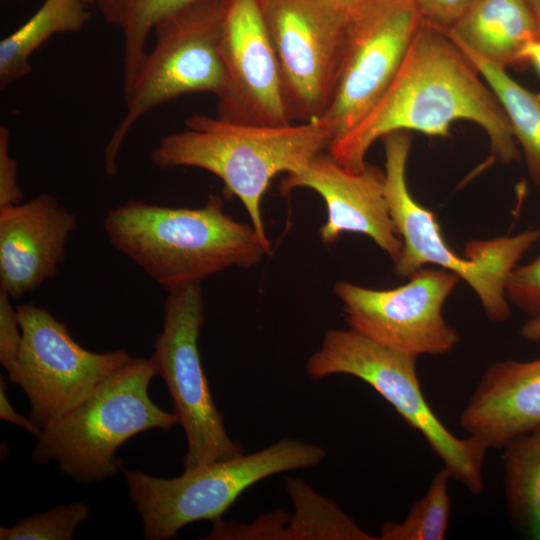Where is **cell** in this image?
I'll return each instance as SVG.
<instances>
[{"mask_svg":"<svg viewBox=\"0 0 540 540\" xmlns=\"http://www.w3.org/2000/svg\"><path fill=\"white\" fill-rule=\"evenodd\" d=\"M457 120L480 126L501 163L519 159L510 123L491 88L442 30L422 22L386 91L327 152L343 167L360 171L371 145L385 135L417 131L447 137Z\"/></svg>","mask_w":540,"mask_h":540,"instance_id":"6da1fadb","label":"cell"},{"mask_svg":"<svg viewBox=\"0 0 540 540\" xmlns=\"http://www.w3.org/2000/svg\"><path fill=\"white\" fill-rule=\"evenodd\" d=\"M103 229L117 251L167 290L231 267L252 268L271 252L215 195L199 208L129 200L108 211Z\"/></svg>","mask_w":540,"mask_h":540,"instance_id":"7a4b0ae2","label":"cell"},{"mask_svg":"<svg viewBox=\"0 0 540 540\" xmlns=\"http://www.w3.org/2000/svg\"><path fill=\"white\" fill-rule=\"evenodd\" d=\"M332 136L317 121L279 126L239 124L193 115L186 130L163 137L151 153L161 169L194 167L217 176L243 204L251 225L271 249L261 203L280 173L292 174L328 150Z\"/></svg>","mask_w":540,"mask_h":540,"instance_id":"3957f363","label":"cell"},{"mask_svg":"<svg viewBox=\"0 0 540 540\" xmlns=\"http://www.w3.org/2000/svg\"><path fill=\"white\" fill-rule=\"evenodd\" d=\"M155 375L150 359L130 358L80 404L42 430L33 461H53L60 472L80 484L115 476L122 468L116 451L123 443L144 431H169L179 424L175 412L163 410L149 395Z\"/></svg>","mask_w":540,"mask_h":540,"instance_id":"277c9868","label":"cell"},{"mask_svg":"<svg viewBox=\"0 0 540 540\" xmlns=\"http://www.w3.org/2000/svg\"><path fill=\"white\" fill-rule=\"evenodd\" d=\"M385 152V193L390 214L403 247L394 263L395 273L410 278L427 264L455 273L475 292L487 318L504 322L511 316L504 293L507 276L518 261L540 241V228L516 235L473 239L465 245L464 257L446 243L432 211L411 195L407 180V161L411 134L395 131L382 137Z\"/></svg>","mask_w":540,"mask_h":540,"instance_id":"5b68a950","label":"cell"},{"mask_svg":"<svg viewBox=\"0 0 540 540\" xmlns=\"http://www.w3.org/2000/svg\"><path fill=\"white\" fill-rule=\"evenodd\" d=\"M326 456L318 445L281 439L248 455L212 462L170 479L123 469L129 498L147 540L177 538L187 524L215 521L243 491L269 476L312 467Z\"/></svg>","mask_w":540,"mask_h":540,"instance_id":"8992f818","label":"cell"},{"mask_svg":"<svg viewBox=\"0 0 540 540\" xmlns=\"http://www.w3.org/2000/svg\"><path fill=\"white\" fill-rule=\"evenodd\" d=\"M416 360L351 328L329 329L305 368L311 379L345 374L370 385L424 437L452 479L472 494H480L485 486L483 466L489 448L472 436L456 437L438 419L423 395Z\"/></svg>","mask_w":540,"mask_h":540,"instance_id":"52a82bcc","label":"cell"},{"mask_svg":"<svg viewBox=\"0 0 540 540\" xmlns=\"http://www.w3.org/2000/svg\"><path fill=\"white\" fill-rule=\"evenodd\" d=\"M224 0H199L154 28L156 42L123 92L126 112L104 150L105 171L118 172V155L129 131L146 113L180 96L213 93L225 85L220 53Z\"/></svg>","mask_w":540,"mask_h":540,"instance_id":"ba28073f","label":"cell"},{"mask_svg":"<svg viewBox=\"0 0 540 540\" xmlns=\"http://www.w3.org/2000/svg\"><path fill=\"white\" fill-rule=\"evenodd\" d=\"M164 302L163 328L149 358L166 382L187 439L184 470L243 454L224 427L204 373L198 339L205 322L201 282L171 288Z\"/></svg>","mask_w":540,"mask_h":540,"instance_id":"9c48e42d","label":"cell"},{"mask_svg":"<svg viewBox=\"0 0 540 540\" xmlns=\"http://www.w3.org/2000/svg\"><path fill=\"white\" fill-rule=\"evenodd\" d=\"M16 309L23 339L8 378L26 394L30 419L42 430L131 358L124 349L98 353L83 348L66 324L42 307L28 303Z\"/></svg>","mask_w":540,"mask_h":540,"instance_id":"30bf717a","label":"cell"},{"mask_svg":"<svg viewBox=\"0 0 540 540\" xmlns=\"http://www.w3.org/2000/svg\"><path fill=\"white\" fill-rule=\"evenodd\" d=\"M422 22L415 0L354 3L347 13L336 91L329 108L317 120L331 134L332 141L353 128L380 99L399 71Z\"/></svg>","mask_w":540,"mask_h":540,"instance_id":"8fae6325","label":"cell"},{"mask_svg":"<svg viewBox=\"0 0 540 540\" xmlns=\"http://www.w3.org/2000/svg\"><path fill=\"white\" fill-rule=\"evenodd\" d=\"M294 123L319 120L340 74L347 13L325 0H260Z\"/></svg>","mask_w":540,"mask_h":540,"instance_id":"7c38bea8","label":"cell"},{"mask_svg":"<svg viewBox=\"0 0 540 540\" xmlns=\"http://www.w3.org/2000/svg\"><path fill=\"white\" fill-rule=\"evenodd\" d=\"M442 268H421L402 286L378 290L339 281L334 294L342 302L349 328L398 352L418 358L454 350L458 331L442 308L460 282Z\"/></svg>","mask_w":540,"mask_h":540,"instance_id":"4fadbf2b","label":"cell"},{"mask_svg":"<svg viewBox=\"0 0 540 540\" xmlns=\"http://www.w3.org/2000/svg\"><path fill=\"white\" fill-rule=\"evenodd\" d=\"M220 53L225 85L217 97V117L250 125L294 123L260 0H224Z\"/></svg>","mask_w":540,"mask_h":540,"instance_id":"5bb4252c","label":"cell"},{"mask_svg":"<svg viewBox=\"0 0 540 540\" xmlns=\"http://www.w3.org/2000/svg\"><path fill=\"white\" fill-rule=\"evenodd\" d=\"M384 180V172L369 163L360 171H352L328 152H321L299 171L287 174L280 191L285 195L306 187L322 197L327 220L319 233L325 245L335 243L342 233H361L372 239L395 263L403 243L390 214Z\"/></svg>","mask_w":540,"mask_h":540,"instance_id":"9a60e30c","label":"cell"},{"mask_svg":"<svg viewBox=\"0 0 540 540\" xmlns=\"http://www.w3.org/2000/svg\"><path fill=\"white\" fill-rule=\"evenodd\" d=\"M76 229V215L50 194L0 209V289L19 298L55 276Z\"/></svg>","mask_w":540,"mask_h":540,"instance_id":"2e32d148","label":"cell"},{"mask_svg":"<svg viewBox=\"0 0 540 540\" xmlns=\"http://www.w3.org/2000/svg\"><path fill=\"white\" fill-rule=\"evenodd\" d=\"M469 436L501 449L540 426V357L490 364L460 414Z\"/></svg>","mask_w":540,"mask_h":540,"instance_id":"e0dca14e","label":"cell"},{"mask_svg":"<svg viewBox=\"0 0 540 540\" xmlns=\"http://www.w3.org/2000/svg\"><path fill=\"white\" fill-rule=\"evenodd\" d=\"M442 31L504 69L521 65L524 46L540 39L527 0H476L451 28Z\"/></svg>","mask_w":540,"mask_h":540,"instance_id":"ac0fdd59","label":"cell"},{"mask_svg":"<svg viewBox=\"0 0 540 540\" xmlns=\"http://www.w3.org/2000/svg\"><path fill=\"white\" fill-rule=\"evenodd\" d=\"M89 18L87 3L82 0H45L32 17L0 42L1 89L31 72V56L52 36L77 32Z\"/></svg>","mask_w":540,"mask_h":540,"instance_id":"d6986e66","label":"cell"},{"mask_svg":"<svg viewBox=\"0 0 540 540\" xmlns=\"http://www.w3.org/2000/svg\"><path fill=\"white\" fill-rule=\"evenodd\" d=\"M501 449L509 519L524 536L540 540V426Z\"/></svg>","mask_w":540,"mask_h":540,"instance_id":"ffe728a7","label":"cell"},{"mask_svg":"<svg viewBox=\"0 0 540 540\" xmlns=\"http://www.w3.org/2000/svg\"><path fill=\"white\" fill-rule=\"evenodd\" d=\"M454 43L495 94L522 149L530 178L540 187V94L522 86L506 69Z\"/></svg>","mask_w":540,"mask_h":540,"instance_id":"44dd1931","label":"cell"},{"mask_svg":"<svg viewBox=\"0 0 540 540\" xmlns=\"http://www.w3.org/2000/svg\"><path fill=\"white\" fill-rule=\"evenodd\" d=\"M199 0H97L104 20L123 37V89L133 82L147 54L146 40L163 20Z\"/></svg>","mask_w":540,"mask_h":540,"instance_id":"7402d4cb","label":"cell"},{"mask_svg":"<svg viewBox=\"0 0 540 540\" xmlns=\"http://www.w3.org/2000/svg\"><path fill=\"white\" fill-rule=\"evenodd\" d=\"M286 490L295 513L287 526L288 539L375 540L335 502L317 494L302 480L288 477Z\"/></svg>","mask_w":540,"mask_h":540,"instance_id":"603a6c76","label":"cell"},{"mask_svg":"<svg viewBox=\"0 0 540 540\" xmlns=\"http://www.w3.org/2000/svg\"><path fill=\"white\" fill-rule=\"evenodd\" d=\"M449 472L443 467L431 479L423 497L415 502L401 522H385L381 540H442L450 521Z\"/></svg>","mask_w":540,"mask_h":540,"instance_id":"cb8c5ba5","label":"cell"},{"mask_svg":"<svg viewBox=\"0 0 540 540\" xmlns=\"http://www.w3.org/2000/svg\"><path fill=\"white\" fill-rule=\"evenodd\" d=\"M89 516L81 502L57 505L45 512L19 520L12 527H0L1 540H71L77 527Z\"/></svg>","mask_w":540,"mask_h":540,"instance_id":"d4e9b609","label":"cell"},{"mask_svg":"<svg viewBox=\"0 0 540 540\" xmlns=\"http://www.w3.org/2000/svg\"><path fill=\"white\" fill-rule=\"evenodd\" d=\"M504 293L509 303L531 318L540 317V256L512 269L506 278Z\"/></svg>","mask_w":540,"mask_h":540,"instance_id":"484cf974","label":"cell"},{"mask_svg":"<svg viewBox=\"0 0 540 540\" xmlns=\"http://www.w3.org/2000/svg\"><path fill=\"white\" fill-rule=\"evenodd\" d=\"M289 516L277 511L254 524L244 525L235 522H225L221 518L213 521L212 531L203 539H288L287 527Z\"/></svg>","mask_w":540,"mask_h":540,"instance_id":"4316f807","label":"cell"},{"mask_svg":"<svg viewBox=\"0 0 540 540\" xmlns=\"http://www.w3.org/2000/svg\"><path fill=\"white\" fill-rule=\"evenodd\" d=\"M10 298L0 289V362L6 371L17 360L23 339L17 309L13 308Z\"/></svg>","mask_w":540,"mask_h":540,"instance_id":"83f0119b","label":"cell"},{"mask_svg":"<svg viewBox=\"0 0 540 540\" xmlns=\"http://www.w3.org/2000/svg\"><path fill=\"white\" fill-rule=\"evenodd\" d=\"M476 0H415L423 22L440 30L451 28Z\"/></svg>","mask_w":540,"mask_h":540,"instance_id":"f1b7e54d","label":"cell"},{"mask_svg":"<svg viewBox=\"0 0 540 540\" xmlns=\"http://www.w3.org/2000/svg\"><path fill=\"white\" fill-rule=\"evenodd\" d=\"M10 132L0 127V209L21 203L23 193L17 182L18 163L9 154Z\"/></svg>","mask_w":540,"mask_h":540,"instance_id":"f546056e","label":"cell"},{"mask_svg":"<svg viewBox=\"0 0 540 540\" xmlns=\"http://www.w3.org/2000/svg\"><path fill=\"white\" fill-rule=\"evenodd\" d=\"M0 418L23 428L36 437L42 433V429L35 425L30 417L26 418L15 411L6 395V384L2 375L0 376Z\"/></svg>","mask_w":540,"mask_h":540,"instance_id":"4dcf8cb0","label":"cell"},{"mask_svg":"<svg viewBox=\"0 0 540 540\" xmlns=\"http://www.w3.org/2000/svg\"><path fill=\"white\" fill-rule=\"evenodd\" d=\"M521 65L530 63L540 75V39L527 43L520 53Z\"/></svg>","mask_w":540,"mask_h":540,"instance_id":"1f68e13d","label":"cell"},{"mask_svg":"<svg viewBox=\"0 0 540 540\" xmlns=\"http://www.w3.org/2000/svg\"><path fill=\"white\" fill-rule=\"evenodd\" d=\"M520 335L527 341L539 342L540 317L530 318L527 322H525L520 329Z\"/></svg>","mask_w":540,"mask_h":540,"instance_id":"d6a6232c","label":"cell"},{"mask_svg":"<svg viewBox=\"0 0 540 540\" xmlns=\"http://www.w3.org/2000/svg\"><path fill=\"white\" fill-rule=\"evenodd\" d=\"M336 9L348 13L357 0H325Z\"/></svg>","mask_w":540,"mask_h":540,"instance_id":"836d02e7","label":"cell"},{"mask_svg":"<svg viewBox=\"0 0 540 540\" xmlns=\"http://www.w3.org/2000/svg\"><path fill=\"white\" fill-rule=\"evenodd\" d=\"M527 3L534 16V19L538 28L539 36H540V0H527Z\"/></svg>","mask_w":540,"mask_h":540,"instance_id":"e575fe53","label":"cell"},{"mask_svg":"<svg viewBox=\"0 0 540 540\" xmlns=\"http://www.w3.org/2000/svg\"><path fill=\"white\" fill-rule=\"evenodd\" d=\"M82 1L89 4V3H96L97 0H82Z\"/></svg>","mask_w":540,"mask_h":540,"instance_id":"d590c367","label":"cell"}]
</instances>
